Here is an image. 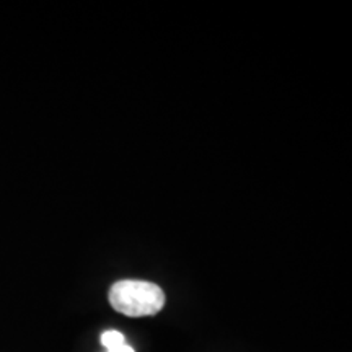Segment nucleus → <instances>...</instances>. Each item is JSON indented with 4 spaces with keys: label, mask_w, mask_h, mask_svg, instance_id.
Returning a JSON list of instances; mask_svg holds the SVG:
<instances>
[{
    "label": "nucleus",
    "mask_w": 352,
    "mask_h": 352,
    "mask_svg": "<svg viewBox=\"0 0 352 352\" xmlns=\"http://www.w3.org/2000/svg\"><path fill=\"white\" fill-rule=\"evenodd\" d=\"M101 344H103L107 349H114V347H120L126 344L124 334L116 331V329H109V331H104L101 334Z\"/></svg>",
    "instance_id": "obj_2"
},
{
    "label": "nucleus",
    "mask_w": 352,
    "mask_h": 352,
    "mask_svg": "<svg viewBox=\"0 0 352 352\" xmlns=\"http://www.w3.org/2000/svg\"><path fill=\"white\" fill-rule=\"evenodd\" d=\"M108 352H134V349H132L131 346H120V347H114V349H109Z\"/></svg>",
    "instance_id": "obj_3"
},
{
    "label": "nucleus",
    "mask_w": 352,
    "mask_h": 352,
    "mask_svg": "<svg viewBox=\"0 0 352 352\" xmlns=\"http://www.w3.org/2000/svg\"><path fill=\"white\" fill-rule=\"evenodd\" d=\"M108 298L114 310L132 318L157 315L165 307L166 300L160 285L135 279L114 283L109 289Z\"/></svg>",
    "instance_id": "obj_1"
}]
</instances>
